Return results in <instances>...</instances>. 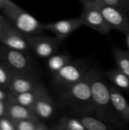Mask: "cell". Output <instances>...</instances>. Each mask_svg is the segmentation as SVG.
Returning a JSON list of instances; mask_svg holds the SVG:
<instances>
[{"label":"cell","instance_id":"cell-2","mask_svg":"<svg viewBox=\"0 0 129 130\" xmlns=\"http://www.w3.org/2000/svg\"><path fill=\"white\" fill-rule=\"evenodd\" d=\"M91 69L84 77L75 84L63 89L60 101L71 112L78 117L81 115L94 116V104L91 91Z\"/></svg>","mask_w":129,"mask_h":130},{"label":"cell","instance_id":"cell-8","mask_svg":"<svg viewBox=\"0 0 129 130\" xmlns=\"http://www.w3.org/2000/svg\"><path fill=\"white\" fill-rule=\"evenodd\" d=\"M79 18L83 26L86 25L102 34H106L112 30L101 12L95 8L84 6Z\"/></svg>","mask_w":129,"mask_h":130},{"label":"cell","instance_id":"cell-29","mask_svg":"<svg viewBox=\"0 0 129 130\" xmlns=\"http://www.w3.org/2000/svg\"><path fill=\"white\" fill-rule=\"evenodd\" d=\"M126 37H127V45H128V47L129 49V32L126 34Z\"/></svg>","mask_w":129,"mask_h":130},{"label":"cell","instance_id":"cell-26","mask_svg":"<svg viewBox=\"0 0 129 130\" xmlns=\"http://www.w3.org/2000/svg\"><path fill=\"white\" fill-rule=\"evenodd\" d=\"M10 92L9 91L4 89L2 88H0V100L2 101H7L9 98Z\"/></svg>","mask_w":129,"mask_h":130},{"label":"cell","instance_id":"cell-25","mask_svg":"<svg viewBox=\"0 0 129 130\" xmlns=\"http://www.w3.org/2000/svg\"><path fill=\"white\" fill-rule=\"evenodd\" d=\"M10 24L11 23L9 22V21L8 19H5L2 15L0 14V37L2 36V34H3V32L5 31V30L6 29V27Z\"/></svg>","mask_w":129,"mask_h":130},{"label":"cell","instance_id":"cell-23","mask_svg":"<svg viewBox=\"0 0 129 130\" xmlns=\"http://www.w3.org/2000/svg\"><path fill=\"white\" fill-rule=\"evenodd\" d=\"M86 2H88L92 4L116 6L126 10L129 5V0H91V1H86Z\"/></svg>","mask_w":129,"mask_h":130},{"label":"cell","instance_id":"cell-15","mask_svg":"<svg viewBox=\"0 0 129 130\" xmlns=\"http://www.w3.org/2000/svg\"><path fill=\"white\" fill-rule=\"evenodd\" d=\"M46 89V88L43 84H41L36 88L29 91L19 93V94L10 93L8 98H10L13 101H14L22 106L31 108V107L33 105V104L38 99V98L43 93V91Z\"/></svg>","mask_w":129,"mask_h":130},{"label":"cell","instance_id":"cell-22","mask_svg":"<svg viewBox=\"0 0 129 130\" xmlns=\"http://www.w3.org/2000/svg\"><path fill=\"white\" fill-rule=\"evenodd\" d=\"M14 72L4 62L0 61V88L8 91Z\"/></svg>","mask_w":129,"mask_h":130},{"label":"cell","instance_id":"cell-21","mask_svg":"<svg viewBox=\"0 0 129 130\" xmlns=\"http://www.w3.org/2000/svg\"><path fill=\"white\" fill-rule=\"evenodd\" d=\"M16 130H49V127L43 120H23L14 121Z\"/></svg>","mask_w":129,"mask_h":130},{"label":"cell","instance_id":"cell-28","mask_svg":"<svg viewBox=\"0 0 129 130\" xmlns=\"http://www.w3.org/2000/svg\"><path fill=\"white\" fill-rule=\"evenodd\" d=\"M5 2V0H0V9H2L3 8Z\"/></svg>","mask_w":129,"mask_h":130},{"label":"cell","instance_id":"cell-4","mask_svg":"<svg viewBox=\"0 0 129 130\" xmlns=\"http://www.w3.org/2000/svg\"><path fill=\"white\" fill-rule=\"evenodd\" d=\"M84 6H89L98 9L112 29L118 30L124 34L129 32V16L127 10L116 6L92 4L81 0Z\"/></svg>","mask_w":129,"mask_h":130},{"label":"cell","instance_id":"cell-14","mask_svg":"<svg viewBox=\"0 0 129 130\" xmlns=\"http://www.w3.org/2000/svg\"><path fill=\"white\" fill-rule=\"evenodd\" d=\"M113 107L118 115L126 123H129V104L125 98L115 85L109 86Z\"/></svg>","mask_w":129,"mask_h":130},{"label":"cell","instance_id":"cell-31","mask_svg":"<svg viewBox=\"0 0 129 130\" xmlns=\"http://www.w3.org/2000/svg\"><path fill=\"white\" fill-rule=\"evenodd\" d=\"M86 1H91V0H86Z\"/></svg>","mask_w":129,"mask_h":130},{"label":"cell","instance_id":"cell-18","mask_svg":"<svg viewBox=\"0 0 129 130\" xmlns=\"http://www.w3.org/2000/svg\"><path fill=\"white\" fill-rule=\"evenodd\" d=\"M50 129L53 130H86L78 117H62L56 122Z\"/></svg>","mask_w":129,"mask_h":130},{"label":"cell","instance_id":"cell-1","mask_svg":"<svg viewBox=\"0 0 129 130\" xmlns=\"http://www.w3.org/2000/svg\"><path fill=\"white\" fill-rule=\"evenodd\" d=\"M91 91L94 104V116L113 125L122 127V119L114 110L110 98L109 87L104 82L100 72L91 69Z\"/></svg>","mask_w":129,"mask_h":130},{"label":"cell","instance_id":"cell-30","mask_svg":"<svg viewBox=\"0 0 129 130\" xmlns=\"http://www.w3.org/2000/svg\"><path fill=\"white\" fill-rule=\"evenodd\" d=\"M127 13H128V16H129V5H128V7L127 8Z\"/></svg>","mask_w":129,"mask_h":130},{"label":"cell","instance_id":"cell-3","mask_svg":"<svg viewBox=\"0 0 129 130\" xmlns=\"http://www.w3.org/2000/svg\"><path fill=\"white\" fill-rule=\"evenodd\" d=\"M2 10L11 24L27 37L43 34L46 30L44 24L39 21L11 0H5Z\"/></svg>","mask_w":129,"mask_h":130},{"label":"cell","instance_id":"cell-19","mask_svg":"<svg viewBox=\"0 0 129 130\" xmlns=\"http://www.w3.org/2000/svg\"><path fill=\"white\" fill-rule=\"evenodd\" d=\"M107 77L118 88L129 91V78L120 69H113L104 72Z\"/></svg>","mask_w":129,"mask_h":130},{"label":"cell","instance_id":"cell-24","mask_svg":"<svg viewBox=\"0 0 129 130\" xmlns=\"http://www.w3.org/2000/svg\"><path fill=\"white\" fill-rule=\"evenodd\" d=\"M0 130H16L14 121L7 116L1 117Z\"/></svg>","mask_w":129,"mask_h":130},{"label":"cell","instance_id":"cell-11","mask_svg":"<svg viewBox=\"0 0 129 130\" xmlns=\"http://www.w3.org/2000/svg\"><path fill=\"white\" fill-rule=\"evenodd\" d=\"M30 109L41 120L43 121L51 120L54 117L56 113L57 106L47 89H46Z\"/></svg>","mask_w":129,"mask_h":130},{"label":"cell","instance_id":"cell-20","mask_svg":"<svg viewBox=\"0 0 129 130\" xmlns=\"http://www.w3.org/2000/svg\"><path fill=\"white\" fill-rule=\"evenodd\" d=\"M113 52L117 68L129 78V50H122L114 46Z\"/></svg>","mask_w":129,"mask_h":130},{"label":"cell","instance_id":"cell-16","mask_svg":"<svg viewBox=\"0 0 129 130\" xmlns=\"http://www.w3.org/2000/svg\"><path fill=\"white\" fill-rule=\"evenodd\" d=\"M71 61V59L69 54L65 53H56L46 59V66L49 71L52 74H54L62 69Z\"/></svg>","mask_w":129,"mask_h":130},{"label":"cell","instance_id":"cell-27","mask_svg":"<svg viewBox=\"0 0 129 130\" xmlns=\"http://www.w3.org/2000/svg\"><path fill=\"white\" fill-rule=\"evenodd\" d=\"M6 116V101L0 100V117Z\"/></svg>","mask_w":129,"mask_h":130},{"label":"cell","instance_id":"cell-13","mask_svg":"<svg viewBox=\"0 0 129 130\" xmlns=\"http://www.w3.org/2000/svg\"><path fill=\"white\" fill-rule=\"evenodd\" d=\"M6 116L14 121L23 120H41L30 108L22 106L10 98L6 101Z\"/></svg>","mask_w":129,"mask_h":130},{"label":"cell","instance_id":"cell-12","mask_svg":"<svg viewBox=\"0 0 129 130\" xmlns=\"http://www.w3.org/2000/svg\"><path fill=\"white\" fill-rule=\"evenodd\" d=\"M42 83L39 82L34 74L14 72L8 91L12 94H19L33 90Z\"/></svg>","mask_w":129,"mask_h":130},{"label":"cell","instance_id":"cell-7","mask_svg":"<svg viewBox=\"0 0 129 130\" xmlns=\"http://www.w3.org/2000/svg\"><path fill=\"white\" fill-rule=\"evenodd\" d=\"M28 43L30 50L37 56L47 59L52 55L58 53L61 41L56 37H52L43 34L29 36Z\"/></svg>","mask_w":129,"mask_h":130},{"label":"cell","instance_id":"cell-10","mask_svg":"<svg viewBox=\"0 0 129 130\" xmlns=\"http://www.w3.org/2000/svg\"><path fill=\"white\" fill-rule=\"evenodd\" d=\"M0 43L6 47L27 52L30 49L28 37L16 30L11 24L0 37Z\"/></svg>","mask_w":129,"mask_h":130},{"label":"cell","instance_id":"cell-6","mask_svg":"<svg viewBox=\"0 0 129 130\" xmlns=\"http://www.w3.org/2000/svg\"><path fill=\"white\" fill-rule=\"evenodd\" d=\"M89 70L81 60H71L59 72L52 74L53 81L64 89L81 80Z\"/></svg>","mask_w":129,"mask_h":130},{"label":"cell","instance_id":"cell-17","mask_svg":"<svg viewBox=\"0 0 129 130\" xmlns=\"http://www.w3.org/2000/svg\"><path fill=\"white\" fill-rule=\"evenodd\" d=\"M82 123L86 130H109L114 129L108 122L93 115H81L77 117Z\"/></svg>","mask_w":129,"mask_h":130},{"label":"cell","instance_id":"cell-5","mask_svg":"<svg viewBox=\"0 0 129 130\" xmlns=\"http://www.w3.org/2000/svg\"><path fill=\"white\" fill-rule=\"evenodd\" d=\"M0 61L4 62L14 72L35 75L36 69L27 52L2 46L0 47Z\"/></svg>","mask_w":129,"mask_h":130},{"label":"cell","instance_id":"cell-9","mask_svg":"<svg viewBox=\"0 0 129 130\" xmlns=\"http://www.w3.org/2000/svg\"><path fill=\"white\" fill-rule=\"evenodd\" d=\"M81 26L83 25L79 17L44 24L45 29L51 31L61 42L65 40Z\"/></svg>","mask_w":129,"mask_h":130}]
</instances>
